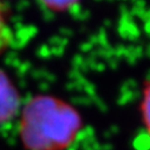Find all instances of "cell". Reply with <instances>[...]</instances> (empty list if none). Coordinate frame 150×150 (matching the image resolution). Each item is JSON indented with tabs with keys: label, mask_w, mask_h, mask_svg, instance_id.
<instances>
[{
	"label": "cell",
	"mask_w": 150,
	"mask_h": 150,
	"mask_svg": "<svg viewBox=\"0 0 150 150\" xmlns=\"http://www.w3.org/2000/svg\"><path fill=\"white\" fill-rule=\"evenodd\" d=\"M141 115L143 120V124L150 135V81L145 83L142 93L141 100Z\"/></svg>",
	"instance_id": "cell-3"
},
{
	"label": "cell",
	"mask_w": 150,
	"mask_h": 150,
	"mask_svg": "<svg viewBox=\"0 0 150 150\" xmlns=\"http://www.w3.org/2000/svg\"><path fill=\"white\" fill-rule=\"evenodd\" d=\"M20 109V95L8 77L0 70V125L10 122Z\"/></svg>",
	"instance_id": "cell-2"
},
{
	"label": "cell",
	"mask_w": 150,
	"mask_h": 150,
	"mask_svg": "<svg viewBox=\"0 0 150 150\" xmlns=\"http://www.w3.org/2000/svg\"><path fill=\"white\" fill-rule=\"evenodd\" d=\"M11 40H12V32L5 18L1 5H0V54L10 46Z\"/></svg>",
	"instance_id": "cell-4"
},
{
	"label": "cell",
	"mask_w": 150,
	"mask_h": 150,
	"mask_svg": "<svg viewBox=\"0 0 150 150\" xmlns=\"http://www.w3.org/2000/svg\"><path fill=\"white\" fill-rule=\"evenodd\" d=\"M83 129L78 110L62 98L37 95L23 106L19 138L26 150H67Z\"/></svg>",
	"instance_id": "cell-1"
},
{
	"label": "cell",
	"mask_w": 150,
	"mask_h": 150,
	"mask_svg": "<svg viewBox=\"0 0 150 150\" xmlns=\"http://www.w3.org/2000/svg\"><path fill=\"white\" fill-rule=\"evenodd\" d=\"M79 0H40V3L53 12H64L71 8Z\"/></svg>",
	"instance_id": "cell-5"
}]
</instances>
